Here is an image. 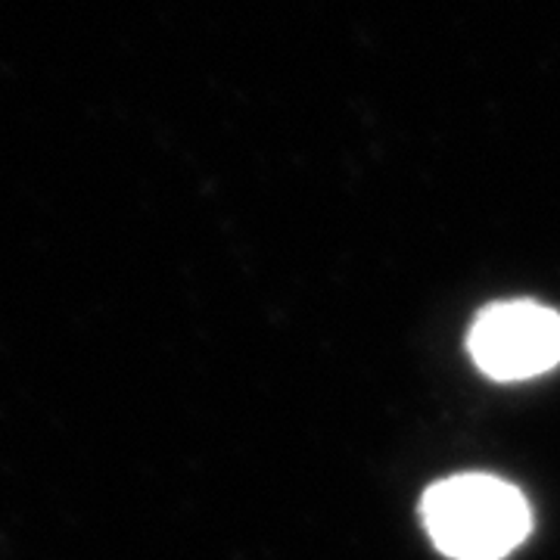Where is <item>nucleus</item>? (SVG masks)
Wrapping results in <instances>:
<instances>
[{"mask_svg": "<svg viewBox=\"0 0 560 560\" xmlns=\"http://www.w3.org/2000/svg\"><path fill=\"white\" fill-rule=\"evenodd\" d=\"M420 514L436 548L455 560H504L533 529L521 489L486 474L436 482Z\"/></svg>", "mask_w": 560, "mask_h": 560, "instance_id": "1", "label": "nucleus"}, {"mask_svg": "<svg viewBox=\"0 0 560 560\" xmlns=\"http://www.w3.org/2000/svg\"><path fill=\"white\" fill-rule=\"evenodd\" d=\"M467 346L495 381L539 377L560 364V315L539 302H499L474 320Z\"/></svg>", "mask_w": 560, "mask_h": 560, "instance_id": "2", "label": "nucleus"}]
</instances>
